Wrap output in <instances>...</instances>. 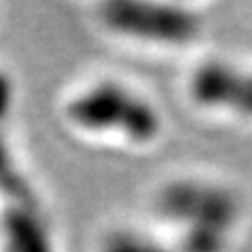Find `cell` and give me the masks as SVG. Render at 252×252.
I'll return each instance as SVG.
<instances>
[{"instance_id": "277c9868", "label": "cell", "mask_w": 252, "mask_h": 252, "mask_svg": "<svg viewBox=\"0 0 252 252\" xmlns=\"http://www.w3.org/2000/svg\"><path fill=\"white\" fill-rule=\"evenodd\" d=\"M244 76H246V72H242L233 63L210 59L195 67L191 80H189V93L200 107L231 109L233 112Z\"/></svg>"}, {"instance_id": "30bf717a", "label": "cell", "mask_w": 252, "mask_h": 252, "mask_svg": "<svg viewBox=\"0 0 252 252\" xmlns=\"http://www.w3.org/2000/svg\"><path fill=\"white\" fill-rule=\"evenodd\" d=\"M11 103H13V84L9 76L0 72V120L9 114Z\"/></svg>"}, {"instance_id": "ba28073f", "label": "cell", "mask_w": 252, "mask_h": 252, "mask_svg": "<svg viewBox=\"0 0 252 252\" xmlns=\"http://www.w3.org/2000/svg\"><path fill=\"white\" fill-rule=\"evenodd\" d=\"M103 252H177L160 242L149 240L135 231H116L103 242Z\"/></svg>"}, {"instance_id": "52a82bcc", "label": "cell", "mask_w": 252, "mask_h": 252, "mask_svg": "<svg viewBox=\"0 0 252 252\" xmlns=\"http://www.w3.org/2000/svg\"><path fill=\"white\" fill-rule=\"evenodd\" d=\"M0 187L4 189L9 195L15 198V206H30V189L26 185V181L21 179V175L13 168V162H11V156H9V149L6 145L0 141Z\"/></svg>"}, {"instance_id": "7a4b0ae2", "label": "cell", "mask_w": 252, "mask_h": 252, "mask_svg": "<svg viewBox=\"0 0 252 252\" xmlns=\"http://www.w3.org/2000/svg\"><path fill=\"white\" fill-rule=\"evenodd\" d=\"M99 19L120 36L168 46L189 44L202 30L200 15L177 2L114 0L101 6Z\"/></svg>"}, {"instance_id": "8992f818", "label": "cell", "mask_w": 252, "mask_h": 252, "mask_svg": "<svg viewBox=\"0 0 252 252\" xmlns=\"http://www.w3.org/2000/svg\"><path fill=\"white\" fill-rule=\"evenodd\" d=\"M229 233L206 227H189L183 229L179 252H227Z\"/></svg>"}, {"instance_id": "6da1fadb", "label": "cell", "mask_w": 252, "mask_h": 252, "mask_svg": "<svg viewBox=\"0 0 252 252\" xmlns=\"http://www.w3.org/2000/svg\"><path fill=\"white\" fill-rule=\"evenodd\" d=\"M65 116L84 132H118L135 145L152 143L162 132V116L154 103L116 80H99L76 93Z\"/></svg>"}, {"instance_id": "8fae6325", "label": "cell", "mask_w": 252, "mask_h": 252, "mask_svg": "<svg viewBox=\"0 0 252 252\" xmlns=\"http://www.w3.org/2000/svg\"><path fill=\"white\" fill-rule=\"evenodd\" d=\"M0 252H4V250H0Z\"/></svg>"}, {"instance_id": "3957f363", "label": "cell", "mask_w": 252, "mask_h": 252, "mask_svg": "<svg viewBox=\"0 0 252 252\" xmlns=\"http://www.w3.org/2000/svg\"><path fill=\"white\" fill-rule=\"evenodd\" d=\"M156 208L166 220L183 229L206 227L227 233L240 215V204L231 189L200 179H177L166 183L158 193Z\"/></svg>"}, {"instance_id": "9c48e42d", "label": "cell", "mask_w": 252, "mask_h": 252, "mask_svg": "<svg viewBox=\"0 0 252 252\" xmlns=\"http://www.w3.org/2000/svg\"><path fill=\"white\" fill-rule=\"evenodd\" d=\"M233 112H238L240 116H248L252 118V74L244 76L242 89L238 94V101L233 105Z\"/></svg>"}, {"instance_id": "5b68a950", "label": "cell", "mask_w": 252, "mask_h": 252, "mask_svg": "<svg viewBox=\"0 0 252 252\" xmlns=\"http://www.w3.org/2000/svg\"><path fill=\"white\" fill-rule=\"evenodd\" d=\"M0 238L4 252H53L51 240L32 208L9 206L0 215Z\"/></svg>"}]
</instances>
